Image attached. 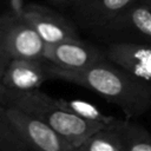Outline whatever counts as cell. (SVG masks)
I'll return each mask as SVG.
<instances>
[{"label":"cell","mask_w":151,"mask_h":151,"mask_svg":"<svg viewBox=\"0 0 151 151\" xmlns=\"http://www.w3.org/2000/svg\"><path fill=\"white\" fill-rule=\"evenodd\" d=\"M104 52L113 64L151 83V44L110 42Z\"/></svg>","instance_id":"cell-9"},{"label":"cell","mask_w":151,"mask_h":151,"mask_svg":"<svg viewBox=\"0 0 151 151\" xmlns=\"http://www.w3.org/2000/svg\"><path fill=\"white\" fill-rule=\"evenodd\" d=\"M44 51L45 42L24 15H0V52L11 59H45Z\"/></svg>","instance_id":"cell-3"},{"label":"cell","mask_w":151,"mask_h":151,"mask_svg":"<svg viewBox=\"0 0 151 151\" xmlns=\"http://www.w3.org/2000/svg\"><path fill=\"white\" fill-rule=\"evenodd\" d=\"M57 100H58V104L63 109L77 114L84 119L101 123L105 125H109L116 120V117L107 116V114L103 113L96 105H93L88 101L80 100V99H57Z\"/></svg>","instance_id":"cell-14"},{"label":"cell","mask_w":151,"mask_h":151,"mask_svg":"<svg viewBox=\"0 0 151 151\" xmlns=\"http://www.w3.org/2000/svg\"><path fill=\"white\" fill-rule=\"evenodd\" d=\"M7 112L29 150L74 151L65 138L35 116L13 106H7Z\"/></svg>","instance_id":"cell-5"},{"label":"cell","mask_w":151,"mask_h":151,"mask_svg":"<svg viewBox=\"0 0 151 151\" xmlns=\"http://www.w3.org/2000/svg\"><path fill=\"white\" fill-rule=\"evenodd\" d=\"M24 18L33 26L45 45L80 39L76 26L59 12L42 5H26Z\"/></svg>","instance_id":"cell-7"},{"label":"cell","mask_w":151,"mask_h":151,"mask_svg":"<svg viewBox=\"0 0 151 151\" xmlns=\"http://www.w3.org/2000/svg\"><path fill=\"white\" fill-rule=\"evenodd\" d=\"M52 79L88 88L118 106L126 118L151 111V83L130 73L107 58L83 70H64L50 63Z\"/></svg>","instance_id":"cell-1"},{"label":"cell","mask_w":151,"mask_h":151,"mask_svg":"<svg viewBox=\"0 0 151 151\" xmlns=\"http://www.w3.org/2000/svg\"><path fill=\"white\" fill-rule=\"evenodd\" d=\"M136 1L138 0H79L72 5L80 21L97 32Z\"/></svg>","instance_id":"cell-10"},{"label":"cell","mask_w":151,"mask_h":151,"mask_svg":"<svg viewBox=\"0 0 151 151\" xmlns=\"http://www.w3.org/2000/svg\"><path fill=\"white\" fill-rule=\"evenodd\" d=\"M77 151H124V146L117 129L111 123L91 134Z\"/></svg>","instance_id":"cell-12"},{"label":"cell","mask_w":151,"mask_h":151,"mask_svg":"<svg viewBox=\"0 0 151 151\" xmlns=\"http://www.w3.org/2000/svg\"><path fill=\"white\" fill-rule=\"evenodd\" d=\"M25 5H24V0H9V12L18 14V15H22L24 11H25Z\"/></svg>","instance_id":"cell-16"},{"label":"cell","mask_w":151,"mask_h":151,"mask_svg":"<svg viewBox=\"0 0 151 151\" xmlns=\"http://www.w3.org/2000/svg\"><path fill=\"white\" fill-rule=\"evenodd\" d=\"M44 58L64 70H83L105 60L106 55L104 50L80 39H72L45 45Z\"/></svg>","instance_id":"cell-6"},{"label":"cell","mask_w":151,"mask_h":151,"mask_svg":"<svg viewBox=\"0 0 151 151\" xmlns=\"http://www.w3.org/2000/svg\"><path fill=\"white\" fill-rule=\"evenodd\" d=\"M77 1H79V0H58L57 4H74Z\"/></svg>","instance_id":"cell-17"},{"label":"cell","mask_w":151,"mask_h":151,"mask_svg":"<svg viewBox=\"0 0 151 151\" xmlns=\"http://www.w3.org/2000/svg\"><path fill=\"white\" fill-rule=\"evenodd\" d=\"M52 1H54V2H58V0H52Z\"/></svg>","instance_id":"cell-19"},{"label":"cell","mask_w":151,"mask_h":151,"mask_svg":"<svg viewBox=\"0 0 151 151\" xmlns=\"http://www.w3.org/2000/svg\"><path fill=\"white\" fill-rule=\"evenodd\" d=\"M97 33L109 44H151V7L138 0L98 29Z\"/></svg>","instance_id":"cell-4"},{"label":"cell","mask_w":151,"mask_h":151,"mask_svg":"<svg viewBox=\"0 0 151 151\" xmlns=\"http://www.w3.org/2000/svg\"><path fill=\"white\" fill-rule=\"evenodd\" d=\"M0 151H29L28 145L11 120L7 106L0 104Z\"/></svg>","instance_id":"cell-13"},{"label":"cell","mask_w":151,"mask_h":151,"mask_svg":"<svg viewBox=\"0 0 151 151\" xmlns=\"http://www.w3.org/2000/svg\"><path fill=\"white\" fill-rule=\"evenodd\" d=\"M142 2H144V4H146L147 6H150L151 7V0H140Z\"/></svg>","instance_id":"cell-18"},{"label":"cell","mask_w":151,"mask_h":151,"mask_svg":"<svg viewBox=\"0 0 151 151\" xmlns=\"http://www.w3.org/2000/svg\"><path fill=\"white\" fill-rule=\"evenodd\" d=\"M9 61H11V58L7 57L6 54H4L2 52H0V104H2L5 106L9 98V91L6 90L2 80H4V74L6 71V67Z\"/></svg>","instance_id":"cell-15"},{"label":"cell","mask_w":151,"mask_h":151,"mask_svg":"<svg viewBox=\"0 0 151 151\" xmlns=\"http://www.w3.org/2000/svg\"><path fill=\"white\" fill-rule=\"evenodd\" d=\"M113 125L120 136L124 151H151V132L145 126L131 118H116Z\"/></svg>","instance_id":"cell-11"},{"label":"cell","mask_w":151,"mask_h":151,"mask_svg":"<svg viewBox=\"0 0 151 151\" xmlns=\"http://www.w3.org/2000/svg\"><path fill=\"white\" fill-rule=\"evenodd\" d=\"M6 106L20 109L41 119L65 138L73 146L74 151L91 134L105 126V124L91 122L66 111L58 104L55 98L39 91V88L22 93L9 92Z\"/></svg>","instance_id":"cell-2"},{"label":"cell","mask_w":151,"mask_h":151,"mask_svg":"<svg viewBox=\"0 0 151 151\" xmlns=\"http://www.w3.org/2000/svg\"><path fill=\"white\" fill-rule=\"evenodd\" d=\"M51 78L50 61L46 59L15 58L8 63L4 74V86L12 93L33 91Z\"/></svg>","instance_id":"cell-8"}]
</instances>
